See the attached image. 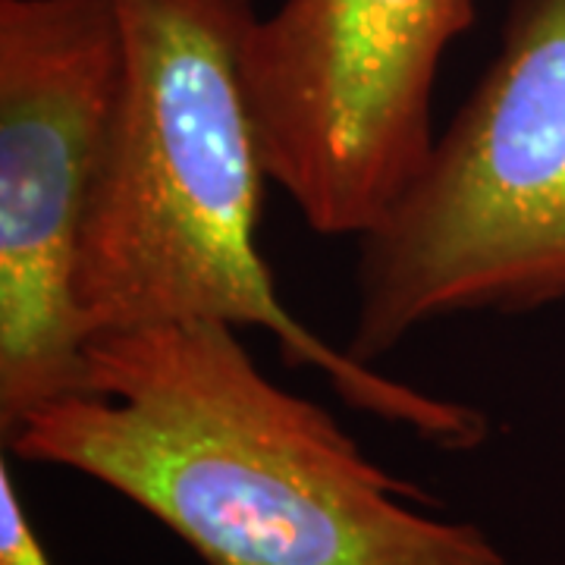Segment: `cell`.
<instances>
[{
	"mask_svg": "<svg viewBox=\"0 0 565 565\" xmlns=\"http://www.w3.org/2000/svg\"><path fill=\"white\" fill-rule=\"evenodd\" d=\"M3 449L110 487L204 565H512L437 497L371 462L323 405L274 384L223 321L85 343L76 393Z\"/></svg>",
	"mask_w": 565,
	"mask_h": 565,
	"instance_id": "obj_1",
	"label": "cell"
},
{
	"mask_svg": "<svg viewBox=\"0 0 565 565\" xmlns=\"http://www.w3.org/2000/svg\"><path fill=\"white\" fill-rule=\"evenodd\" d=\"M475 0H282L245 41L270 182L321 236H364L434 151L430 98Z\"/></svg>",
	"mask_w": 565,
	"mask_h": 565,
	"instance_id": "obj_5",
	"label": "cell"
},
{
	"mask_svg": "<svg viewBox=\"0 0 565 565\" xmlns=\"http://www.w3.org/2000/svg\"><path fill=\"white\" fill-rule=\"evenodd\" d=\"M0 565H54L20 500L10 462H0Z\"/></svg>",
	"mask_w": 565,
	"mask_h": 565,
	"instance_id": "obj_6",
	"label": "cell"
},
{
	"mask_svg": "<svg viewBox=\"0 0 565 565\" xmlns=\"http://www.w3.org/2000/svg\"><path fill=\"white\" fill-rule=\"evenodd\" d=\"M117 107L82 230L76 311L85 343L148 323L267 330L289 367L321 371L345 405L446 452L478 449L475 405L386 377L282 305L258 248L267 167L245 92L255 0H114Z\"/></svg>",
	"mask_w": 565,
	"mask_h": 565,
	"instance_id": "obj_2",
	"label": "cell"
},
{
	"mask_svg": "<svg viewBox=\"0 0 565 565\" xmlns=\"http://www.w3.org/2000/svg\"><path fill=\"white\" fill-rule=\"evenodd\" d=\"M120 76L114 0H0V440L85 377L76 267Z\"/></svg>",
	"mask_w": 565,
	"mask_h": 565,
	"instance_id": "obj_4",
	"label": "cell"
},
{
	"mask_svg": "<svg viewBox=\"0 0 565 565\" xmlns=\"http://www.w3.org/2000/svg\"><path fill=\"white\" fill-rule=\"evenodd\" d=\"M355 286L364 364L434 321L565 299V0H512L500 54L359 236Z\"/></svg>",
	"mask_w": 565,
	"mask_h": 565,
	"instance_id": "obj_3",
	"label": "cell"
}]
</instances>
